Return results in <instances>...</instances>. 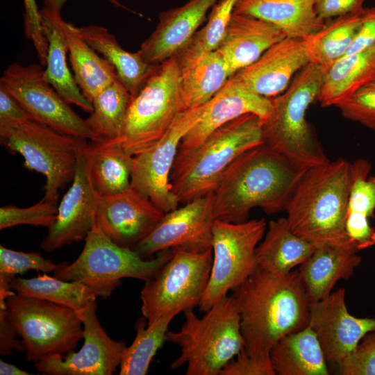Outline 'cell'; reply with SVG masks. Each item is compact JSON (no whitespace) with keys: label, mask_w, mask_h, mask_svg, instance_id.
Returning a JSON list of instances; mask_svg holds the SVG:
<instances>
[{"label":"cell","mask_w":375,"mask_h":375,"mask_svg":"<svg viewBox=\"0 0 375 375\" xmlns=\"http://www.w3.org/2000/svg\"><path fill=\"white\" fill-rule=\"evenodd\" d=\"M233 292L249 353L270 356L278 340L309 324L311 301L298 269L277 274L256 267Z\"/></svg>","instance_id":"1"},{"label":"cell","mask_w":375,"mask_h":375,"mask_svg":"<svg viewBox=\"0 0 375 375\" xmlns=\"http://www.w3.org/2000/svg\"><path fill=\"white\" fill-rule=\"evenodd\" d=\"M305 170L264 143L247 150L227 168L212 193L215 219L244 222L256 207L267 214L285 210Z\"/></svg>","instance_id":"2"},{"label":"cell","mask_w":375,"mask_h":375,"mask_svg":"<svg viewBox=\"0 0 375 375\" xmlns=\"http://www.w3.org/2000/svg\"><path fill=\"white\" fill-rule=\"evenodd\" d=\"M351 183L344 158L306 169L285 210L292 231L317 247L358 250L345 229Z\"/></svg>","instance_id":"3"},{"label":"cell","mask_w":375,"mask_h":375,"mask_svg":"<svg viewBox=\"0 0 375 375\" xmlns=\"http://www.w3.org/2000/svg\"><path fill=\"white\" fill-rule=\"evenodd\" d=\"M262 143L258 115L246 114L225 124L197 147L178 151L169 178L172 192L183 203L213 193L230 165Z\"/></svg>","instance_id":"4"},{"label":"cell","mask_w":375,"mask_h":375,"mask_svg":"<svg viewBox=\"0 0 375 375\" xmlns=\"http://www.w3.org/2000/svg\"><path fill=\"white\" fill-rule=\"evenodd\" d=\"M325 69L313 62L303 67L283 92L271 98L272 111L262 120L263 143L302 169L330 161L306 119L308 107L318 100Z\"/></svg>","instance_id":"5"},{"label":"cell","mask_w":375,"mask_h":375,"mask_svg":"<svg viewBox=\"0 0 375 375\" xmlns=\"http://www.w3.org/2000/svg\"><path fill=\"white\" fill-rule=\"evenodd\" d=\"M199 317L188 309L178 331H167L166 340L181 347L171 369L187 364V375H219L243 349L240 318L233 296H224Z\"/></svg>","instance_id":"6"},{"label":"cell","mask_w":375,"mask_h":375,"mask_svg":"<svg viewBox=\"0 0 375 375\" xmlns=\"http://www.w3.org/2000/svg\"><path fill=\"white\" fill-rule=\"evenodd\" d=\"M179 73L173 57L158 65L132 96L118 136L96 142L115 147L132 156L155 145L185 110L179 90Z\"/></svg>","instance_id":"7"},{"label":"cell","mask_w":375,"mask_h":375,"mask_svg":"<svg viewBox=\"0 0 375 375\" xmlns=\"http://www.w3.org/2000/svg\"><path fill=\"white\" fill-rule=\"evenodd\" d=\"M171 253L172 249H168L160 251L154 258L144 259L135 250L112 242L103 233L94 218L78 257L71 264H60L54 275L64 281L88 285L99 297L106 298L120 285L122 278L144 281L151 279Z\"/></svg>","instance_id":"8"},{"label":"cell","mask_w":375,"mask_h":375,"mask_svg":"<svg viewBox=\"0 0 375 375\" xmlns=\"http://www.w3.org/2000/svg\"><path fill=\"white\" fill-rule=\"evenodd\" d=\"M6 306L7 319L22 338L28 362L65 356L84 338L83 322L69 307L17 293L8 297Z\"/></svg>","instance_id":"9"},{"label":"cell","mask_w":375,"mask_h":375,"mask_svg":"<svg viewBox=\"0 0 375 375\" xmlns=\"http://www.w3.org/2000/svg\"><path fill=\"white\" fill-rule=\"evenodd\" d=\"M85 140L33 119L0 128L1 145L12 154H21L26 169L45 176L44 198L53 201H58L59 191L72 182L79 149Z\"/></svg>","instance_id":"10"},{"label":"cell","mask_w":375,"mask_h":375,"mask_svg":"<svg viewBox=\"0 0 375 375\" xmlns=\"http://www.w3.org/2000/svg\"><path fill=\"white\" fill-rule=\"evenodd\" d=\"M212 248L203 251L175 248L169 258L140 292L141 310L147 324L167 315L199 306L207 287Z\"/></svg>","instance_id":"11"},{"label":"cell","mask_w":375,"mask_h":375,"mask_svg":"<svg viewBox=\"0 0 375 375\" xmlns=\"http://www.w3.org/2000/svg\"><path fill=\"white\" fill-rule=\"evenodd\" d=\"M265 219L231 223L215 219L212 261L208 283L199 305L206 312L230 290L242 283L257 267L256 249L266 232Z\"/></svg>","instance_id":"12"},{"label":"cell","mask_w":375,"mask_h":375,"mask_svg":"<svg viewBox=\"0 0 375 375\" xmlns=\"http://www.w3.org/2000/svg\"><path fill=\"white\" fill-rule=\"evenodd\" d=\"M41 64L12 63L0 78L2 88L13 97L31 118L71 136L94 140L81 118L44 78Z\"/></svg>","instance_id":"13"},{"label":"cell","mask_w":375,"mask_h":375,"mask_svg":"<svg viewBox=\"0 0 375 375\" xmlns=\"http://www.w3.org/2000/svg\"><path fill=\"white\" fill-rule=\"evenodd\" d=\"M203 106L181 112L165 135L152 147L133 156L131 185L164 213L178 208L169 181L183 137L200 119Z\"/></svg>","instance_id":"14"},{"label":"cell","mask_w":375,"mask_h":375,"mask_svg":"<svg viewBox=\"0 0 375 375\" xmlns=\"http://www.w3.org/2000/svg\"><path fill=\"white\" fill-rule=\"evenodd\" d=\"M212 193L165 213L153 231L133 250L143 258L175 248L203 251L212 248Z\"/></svg>","instance_id":"15"},{"label":"cell","mask_w":375,"mask_h":375,"mask_svg":"<svg viewBox=\"0 0 375 375\" xmlns=\"http://www.w3.org/2000/svg\"><path fill=\"white\" fill-rule=\"evenodd\" d=\"M97 301L81 314L84 343L78 351L54 354L35 362L34 367L49 375H111L119 367L126 344L110 338L101 326Z\"/></svg>","instance_id":"16"},{"label":"cell","mask_w":375,"mask_h":375,"mask_svg":"<svg viewBox=\"0 0 375 375\" xmlns=\"http://www.w3.org/2000/svg\"><path fill=\"white\" fill-rule=\"evenodd\" d=\"M341 288L310 305L309 326L316 334L328 363L339 365L362 338L375 331V318L351 315Z\"/></svg>","instance_id":"17"},{"label":"cell","mask_w":375,"mask_h":375,"mask_svg":"<svg viewBox=\"0 0 375 375\" xmlns=\"http://www.w3.org/2000/svg\"><path fill=\"white\" fill-rule=\"evenodd\" d=\"M88 140L80 147L72 185L58 205L53 224L41 242L44 251L85 240L92 226L101 195L94 190L89 175L85 154Z\"/></svg>","instance_id":"18"},{"label":"cell","mask_w":375,"mask_h":375,"mask_svg":"<svg viewBox=\"0 0 375 375\" xmlns=\"http://www.w3.org/2000/svg\"><path fill=\"white\" fill-rule=\"evenodd\" d=\"M165 213L131 186L114 195L101 196L95 219L117 244L134 249L156 226Z\"/></svg>","instance_id":"19"},{"label":"cell","mask_w":375,"mask_h":375,"mask_svg":"<svg viewBox=\"0 0 375 375\" xmlns=\"http://www.w3.org/2000/svg\"><path fill=\"white\" fill-rule=\"evenodd\" d=\"M272 109L271 99L255 93L233 75L204 104L200 119L183 137L178 150L197 147L216 129L244 115L254 114L263 120Z\"/></svg>","instance_id":"20"},{"label":"cell","mask_w":375,"mask_h":375,"mask_svg":"<svg viewBox=\"0 0 375 375\" xmlns=\"http://www.w3.org/2000/svg\"><path fill=\"white\" fill-rule=\"evenodd\" d=\"M310 62L304 40L285 37L234 75L255 93L271 99L283 92Z\"/></svg>","instance_id":"21"},{"label":"cell","mask_w":375,"mask_h":375,"mask_svg":"<svg viewBox=\"0 0 375 375\" xmlns=\"http://www.w3.org/2000/svg\"><path fill=\"white\" fill-rule=\"evenodd\" d=\"M219 0H189L161 12L156 29L138 51L149 64L158 65L174 57L197 32Z\"/></svg>","instance_id":"22"},{"label":"cell","mask_w":375,"mask_h":375,"mask_svg":"<svg viewBox=\"0 0 375 375\" xmlns=\"http://www.w3.org/2000/svg\"><path fill=\"white\" fill-rule=\"evenodd\" d=\"M285 37L283 31L267 22L233 12L216 50L233 76Z\"/></svg>","instance_id":"23"},{"label":"cell","mask_w":375,"mask_h":375,"mask_svg":"<svg viewBox=\"0 0 375 375\" xmlns=\"http://www.w3.org/2000/svg\"><path fill=\"white\" fill-rule=\"evenodd\" d=\"M234 12L267 22L286 37L301 40L324 24L315 11L314 0H239Z\"/></svg>","instance_id":"24"},{"label":"cell","mask_w":375,"mask_h":375,"mask_svg":"<svg viewBox=\"0 0 375 375\" xmlns=\"http://www.w3.org/2000/svg\"><path fill=\"white\" fill-rule=\"evenodd\" d=\"M358 252L353 249L319 246L299 265L301 279L311 303L328 296L338 281L350 278L362 262Z\"/></svg>","instance_id":"25"},{"label":"cell","mask_w":375,"mask_h":375,"mask_svg":"<svg viewBox=\"0 0 375 375\" xmlns=\"http://www.w3.org/2000/svg\"><path fill=\"white\" fill-rule=\"evenodd\" d=\"M316 248L315 244L292 231L286 217L271 220L263 240L256 249L257 267L285 274L307 260Z\"/></svg>","instance_id":"26"},{"label":"cell","mask_w":375,"mask_h":375,"mask_svg":"<svg viewBox=\"0 0 375 375\" xmlns=\"http://www.w3.org/2000/svg\"><path fill=\"white\" fill-rule=\"evenodd\" d=\"M71 27L113 65L119 79L132 96L139 91L158 67L147 62L139 51L131 53L125 51L115 37L104 27L96 25L78 27L72 24Z\"/></svg>","instance_id":"27"},{"label":"cell","mask_w":375,"mask_h":375,"mask_svg":"<svg viewBox=\"0 0 375 375\" xmlns=\"http://www.w3.org/2000/svg\"><path fill=\"white\" fill-rule=\"evenodd\" d=\"M278 375H328V362L313 330L308 325L278 340L270 351Z\"/></svg>","instance_id":"28"},{"label":"cell","mask_w":375,"mask_h":375,"mask_svg":"<svg viewBox=\"0 0 375 375\" xmlns=\"http://www.w3.org/2000/svg\"><path fill=\"white\" fill-rule=\"evenodd\" d=\"M375 78V44L344 56L325 69L318 101L322 107L336 106Z\"/></svg>","instance_id":"29"},{"label":"cell","mask_w":375,"mask_h":375,"mask_svg":"<svg viewBox=\"0 0 375 375\" xmlns=\"http://www.w3.org/2000/svg\"><path fill=\"white\" fill-rule=\"evenodd\" d=\"M178 66L179 90L185 110L207 103L232 76L217 50L203 53Z\"/></svg>","instance_id":"30"},{"label":"cell","mask_w":375,"mask_h":375,"mask_svg":"<svg viewBox=\"0 0 375 375\" xmlns=\"http://www.w3.org/2000/svg\"><path fill=\"white\" fill-rule=\"evenodd\" d=\"M57 22L69 53L75 81L92 102L99 92L118 78L116 70L72 28L70 22L64 21L60 15Z\"/></svg>","instance_id":"31"},{"label":"cell","mask_w":375,"mask_h":375,"mask_svg":"<svg viewBox=\"0 0 375 375\" xmlns=\"http://www.w3.org/2000/svg\"><path fill=\"white\" fill-rule=\"evenodd\" d=\"M43 31L48 42L47 68L44 72L46 81L69 103L91 112L92 103L83 95L67 63V47L58 24L60 12L46 7L40 10Z\"/></svg>","instance_id":"32"},{"label":"cell","mask_w":375,"mask_h":375,"mask_svg":"<svg viewBox=\"0 0 375 375\" xmlns=\"http://www.w3.org/2000/svg\"><path fill=\"white\" fill-rule=\"evenodd\" d=\"M85 154L91 183L99 195H114L131 188L133 156L115 147L90 140Z\"/></svg>","instance_id":"33"},{"label":"cell","mask_w":375,"mask_h":375,"mask_svg":"<svg viewBox=\"0 0 375 375\" xmlns=\"http://www.w3.org/2000/svg\"><path fill=\"white\" fill-rule=\"evenodd\" d=\"M17 294L45 299L73 309L80 316L99 297L96 291L83 283L64 281L47 274L31 278L15 277L10 283Z\"/></svg>","instance_id":"34"},{"label":"cell","mask_w":375,"mask_h":375,"mask_svg":"<svg viewBox=\"0 0 375 375\" xmlns=\"http://www.w3.org/2000/svg\"><path fill=\"white\" fill-rule=\"evenodd\" d=\"M361 13L327 19L319 31L306 38L304 41L310 62L326 69L342 58L358 31Z\"/></svg>","instance_id":"35"},{"label":"cell","mask_w":375,"mask_h":375,"mask_svg":"<svg viewBox=\"0 0 375 375\" xmlns=\"http://www.w3.org/2000/svg\"><path fill=\"white\" fill-rule=\"evenodd\" d=\"M131 99L119 78L94 97L93 110L85 119L94 136L92 141L110 140L118 136Z\"/></svg>","instance_id":"36"},{"label":"cell","mask_w":375,"mask_h":375,"mask_svg":"<svg viewBox=\"0 0 375 375\" xmlns=\"http://www.w3.org/2000/svg\"><path fill=\"white\" fill-rule=\"evenodd\" d=\"M174 315H164L150 324L145 317L136 323V335L124 350L119 365L120 375H144L157 351L166 340L167 328Z\"/></svg>","instance_id":"37"},{"label":"cell","mask_w":375,"mask_h":375,"mask_svg":"<svg viewBox=\"0 0 375 375\" xmlns=\"http://www.w3.org/2000/svg\"><path fill=\"white\" fill-rule=\"evenodd\" d=\"M239 0H219L210 11L206 24L173 58L182 64L216 50Z\"/></svg>","instance_id":"38"},{"label":"cell","mask_w":375,"mask_h":375,"mask_svg":"<svg viewBox=\"0 0 375 375\" xmlns=\"http://www.w3.org/2000/svg\"><path fill=\"white\" fill-rule=\"evenodd\" d=\"M372 165L365 159L352 163V183L346 219H368L375 211V176H369Z\"/></svg>","instance_id":"39"},{"label":"cell","mask_w":375,"mask_h":375,"mask_svg":"<svg viewBox=\"0 0 375 375\" xmlns=\"http://www.w3.org/2000/svg\"><path fill=\"white\" fill-rule=\"evenodd\" d=\"M60 264L44 258L40 253L17 251L0 246V290L11 289L10 283L17 274L30 269L44 273L55 272Z\"/></svg>","instance_id":"40"},{"label":"cell","mask_w":375,"mask_h":375,"mask_svg":"<svg viewBox=\"0 0 375 375\" xmlns=\"http://www.w3.org/2000/svg\"><path fill=\"white\" fill-rule=\"evenodd\" d=\"M58 201L44 197L37 203L27 208L4 206L0 208V229L28 224L49 228L54 223L58 213Z\"/></svg>","instance_id":"41"},{"label":"cell","mask_w":375,"mask_h":375,"mask_svg":"<svg viewBox=\"0 0 375 375\" xmlns=\"http://www.w3.org/2000/svg\"><path fill=\"white\" fill-rule=\"evenodd\" d=\"M335 106L344 118L375 131V78Z\"/></svg>","instance_id":"42"},{"label":"cell","mask_w":375,"mask_h":375,"mask_svg":"<svg viewBox=\"0 0 375 375\" xmlns=\"http://www.w3.org/2000/svg\"><path fill=\"white\" fill-rule=\"evenodd\" d=\"M338 367L342 375H375V331L367 333Z\"/></svg>","instance_id":"43"},{"label":"cell","mask_w":375,"mask_h":375,"mask_svg":"<svg viewBox=\"0 0 375 375\" xmlns=\"http://www.w3.org/2000/svg\"><path fill=\"white\" fill-rule=\"evenodd\" d=\"M219 375H276L270 356L251 354L243 349Z\"/></svg>","instance_id":"44"},{"label":"cell","mask_w":375,"mask_h":375,"mask_svg":"<svg viewBox=\"0 0 375 375\" xmlns=\"http://www.w3.org/2000/svg\"><path fill=\"white\" fill-rule=\"evenodd\" d=\"M24 33L31 40L40 64L45 66L48 52V42L44 35L40 10L35 0H24Z\"/></svg>","instance_id":"45"},{"label":"cell","mask_w":375,"mask_h":375,"mask_svg":"<svg viewBox=\"0 0 375 375\" xmlns=\"http://www.w3.org/2000/svg\"><path fill=\"white\" fill-rule=\"evenodd\" d=\"M365 0H314L318 17L326 21L347 14L362 12Z\"/></svg>","instance_id":"46"},{"label":"cell","mask_w":375,"mask_h":375,"mask_svg":"<svg viewBox=\"0 0 375 375\" xmlns=\"http://www.w3.org/2000/svg\"><path fill=\"white\" fill-rule=\"evenodd\" d=\"M375 44V7L364 8L358 31L344 56L365 50Z\"/></svg>","instance_id":"47"},{"label":"cell","mask_w":375,"mask_h":375,"mask_svg":"<svg viewBox=\"0 0 375 375\" xmlns=\"http://www.w3.org/2000/svg\"><path fill=\"white\" fill-rule=\"evenodd\" d=\"M32 119L21 104L0 88V128L10 127Z\"/></svg>","instance_id":"48"},{"label":"cell","mask_w":375,"mask_h":375,"mask_svg":"<svg viewBox=\"0 0 375 375\" xmlns=\"http://www.w3.org/2000/svg\"><path fill=\"white\" fill-rule=\"evenodd\" d=\"M6 301L0 299V354L9 356L13 351H24V347L22 341L16 338L17 333L7 319Z\"/></svg>","instance_id":"49"},{"label":"cell","mask_w":375,"mask_h":375,"mask_svg":"<svg viewBox=\"0 0 375 375\" xmlns=\"http://www.w3.org/2000/svg\"><path fill=\"white\" fill-rule=\"evenodd\" d=\"M67 0H44V7L57 12H60V10L63 5ZM110 3L116 6L117 8L125 9L129 12L138 15L136 12L126 8L124 5L122 4L118 0H107Z\"/></svg>","instance_id":"50"},{"label":"cell","mask_w":375,"mask_h":375,"mask_svg":"<svg viewBox=\"0 0 375 375\" xmlns=\"http://www.w3.org/2000/svg\"><path fill=\"white\" fill-rule=\"evenodd\" d=\"M1 375H30V373L21 369L15 365L8 363L0 360Z\"/></svg>","instance_id":"51"}]
</instances>
